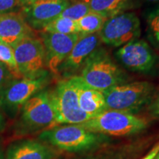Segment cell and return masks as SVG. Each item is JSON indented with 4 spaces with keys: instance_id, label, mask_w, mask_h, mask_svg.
I'll use <instances>...</instances> for the list:
<instances>
[{
    "instance_id": "8",
    "label": "cell",
    "mask_w": 159,
    "mask_h": 159,
    "mask_svg": "<svg viewBox=\"0 0 159 159\" xmlns=\"http://www.w3.org/2000/svg\"><path fill=\"white\" fill-rule=\"evenodd\" d=\"M98 35L105 44L121 47L140 37V19L134 12L118 13L106 19Z\"/></svg>"
},
{
    "instance_id": "2",
    "label": "cell",
    "mask_w": 159,
    "mask_h": 159,
    "mask_svg": "<svg viewBox=\"0 0 159 159\" xmlns=\"http://www.w3.org/2000/svg\"><path fill=\"white\" fill-rule=\"evenodd\" d=\"M39 139L60 150L80 152L100 146L108 140V137L85 130L78 125H68L43 130L40 134Z\"/></svg>"
},
{
    "instance_id": "16",
    "label": "cell",
    "mask_w": 159,
    "mask_h": 159,
    "mask_svg": "<svg viewBox=\"0 0 159 159\" xmlns=\"http://www.w3.org/2000/svg\"><path fill=\"white\" fill-rule=\"evenodd\" d=\"M55 156V151L45 143L24 140L10 146L5 159H53Z\"/></svg>"
},
{
    "instance_id": "20",
    "label": "cell",
    "mask_w": 159,
    "mask_h": 159,
    "mask_svg": "<svg viewBox=\"0 0 159 159\" xmlns=\"http://www.w3.org/2000/svg\"><path fill=\"white\" fill-rule=\"evenodd\" d=\"M43 32L70 35L78 33L77 21L64 17H57L43 28Z\"/></svg>"
},
{
    "instance_id": "18",
    "label": "cell",
    "mask_w": 159,
    "mask_h": 159,
    "mask_svg": "<svg viewBox=\"0 0 159 159\" xmlns=\"http://www.w3.org/2000/svg\"><path fill=\"white\" fill-rule=\"evenodd\" d=\"M144 19L147 38L152 47L159 49V3L145 11Z\"/></svg>"
},
{
    "instance_id": "31",
    "label": "cell",
    "mask_w": 159,
    "mask_h": 159,
    "mask_svg": "<svg viewBox=\"0 0 159 159\" xmlns=\"http://www.w3.org/2000/svg\"><path fill=\"white\" fill-rule=\"evenodd\" d=\"M155 159H159V152L158 153V155H157L156 158H155Z\"/></svg>"
},
{
    "instance_id": "25",
    "label": "cell",
    "mask_w": 159,
    "mask_h": 159,
    "mask_svg": "<svg viewBox=\"0 0 159 159\" xmlns=\"http://www.w3.org/2000/svg\"><path fill=\"white\" fill-rule=\"evenodd\" d=\"M150 111L153 116H159V94L153 102H152L150 104Z\"/></svg>"
},
{
    "instance_id": "21",
    "label": "cell",
    "mask_w": 159,
    "mask_h": 159,
    "mask_svg": "<svg viewBox=\"0 0 159 159\" xmlns=\"http://www.w3.org/2000/svg\"><path fill=\"white\" fill-rule=\"evenodd\" d=\"M91 11L90 7L83 0H71L70 5L62 12L60 16L77 21Z\"/></svg>"
},
{
    "instance_id": "26",
    "label": "cell",
    "mask_w": 159,
    "mask_h": 159,
    "mask_svg": "<svg viewBox=\"0 0 159 159\" xmlns=\"http://www.w3.org/2000/svg\"><path fill=\"white\" fill-rule=\"evenodd\" d=\"M158 152H159V142L157 144H156V146H155L154 148H152L150 152H149V153L142 159H155V158H156Z\"/></svg>"
},
{
    "instance_id": "12",
    "label": "cell",
    "mask_w": 159,
    "mask_h": 159,
    "mask_svg": "<svg viewBox=\"0 0 159 159\" xmlns=\"http://www.w3.org/2000/svg\"><path fill=\"white\" fill-rule=\"evenodd\" d=\"M71 0H40L30 5L23 6L21 13L30 27L41 30L57 19L70 5Z\"/></svg>"
},
{
    "instance_id": "14",
    "label": "cell",
    "mask_w": 159,
    "mask_h": 159,
    "mask_svg": "<svg viewBox=\"0 0 159 159\" xmlns=\"http://www.w3.org/2000/svg\"><path fill=\"white\" fill-rule=\"evenodd\" d=\"M35 36V30L25 21L21 11L0 14V42L13 48L27 37Z\"/></svg>"
},
{
    "instance_id": "7",
    "label": "cell",
    "mask_w": 159,
    "mask_h": 159,
    "mask_svg": "<svg viewBox=\"0 0 159 159\" xmlns=\"http://www.w3.org/2000/svg\"><path fill=\"white\" fill-rule=\"evenodd\" d=\"M51 94L56 125H80L91 119L80 107L77 89L71 77L60 80Z\"/></svg>"
},
{
    "instance_id": "30",
    "label": "cell",
    "mask_w": 159,
    "mask_h": 159,
    "mask_svg": "<svg viewBox=\"0 0 159 159\" xmlns=\"http://www.w3.org/2000/svg\"><path fill=\"white\" fill-rule=\"evenodd\" d=\"M0 159H4L3 153H2V150H1V147H0Z\"/></svg>"
},
{
    "instance_id": "9",
    "label": "cell",
    "mask_w": 159,
    "mask_h": 159,
    "mask_svg": "<svg viewBox=\"0 0 159 159\" xmlns=\"http://www.w3.org/2000/svg\"><path fill=\"white\" fill-rule=\"evenodd\" d=\"M115 57L127 70L141 74H153L159 65L158 55L144 40L136 39L119 47Z\"/></svg>"
},
{
    "instance_id": "13",
    "label": "cell",
    "mask_w": 159,
    "mask_h": 159,
    "mask_svg": "<svg viewBox=\"0 0 159 159\" xmlns=\"http://www.w3.org/2000/svg\"><path fill=\"white\" fill-rule=\"evenodd\" d=\"M100 41L98 33L80 35L72 50L59 66L58 74L62 75L64 78L75 76L93 52L99 47Z\"/></svg>"
},
{
    "instance_id": "29",
    "label": "cell",
    "mask_w": 159,
    "mask_h": 159,
    "mask_svg": "<svg viewBox=\"0 0 159 159\" xmlns=\"http://www.w3.org/2000/svg\"><path fill=\"white\" fill-rule=\"evenodd\" d=\"M5 119H4V117L2 116L1 113H0V131L2 130L4 127H5Z\"/></svg>"
},
{
    "instance_id": "11",
    "label": "cell",
    "mask_w": 159,
    "mask_h": 159,
    "mask_svg": "<svg viewBox=\"0 0 159 159\" xmlns=\"http://www.w3.org/2000/svg\"><path fill=\"white\" fill-rule=\"evenodd\" d=\"M41 39L45 50L46 67L52 74L58 75V68L72 50L80 34L64 35L41 32Z\"/></svg>"
},
{
    "instance_id": "28",
    "label": "cell",
    "mask_w": 159,
    "mask_h": 159,
    "mask_svg": "<svg viewBox=\"0 0 159 159\" xmlns=\"http://www.w3.org/2000/svg\"><path fill=\"white\" fill-rule=\"evenodd\" d=\"M19 1L22 5V6H27L31 5L33 3L36 2L40 1V0H19Z\"/></svg>"
},
{
    "instance_id": "23",
    "label": "cell",
    "mask_w": 159,
    "mask_h": 159,
    "mask_svg": "<svg viewBox=\"0 0 159 159\" xmlns=\"http://www.w3.org/2000/svg\"><path fill=\"white\" fill-rule=\"evenodd\" d=\"M22 7L19 0H0V14L20 11Z\"/></svg>"
},
{
    "instance_id": "5",
    "label": "cell",
    "mask_w": 159,
    "mask_h": 159,
    "mask_svg": "<svg viewBox=\"0 0 159 159\" xmlns=\"http://www.w3.org/2000/svg\"><path fill=\"white\" fill-rule=\"evenodd\" d=\"M78 125L97 134L123 136L144 130L148 127V121L133 114L106 110Z\"/></svg>"
},
{
    "instance_id": "3",
    "label": "cell",
    "mask_w": 159,
    "mask_h": 159,
    "mask_svg": "<svg viewBox=\"0 0 159 159\" xmlns=\"http://www.w3.org/2000/svg\"><path fill=\"white\" fill-rule=\"evenodd\" d=\"M155 86L148 81L126 83L103 92L108 110L136 114L150 105L155 95Z\"/></svg>"
},
{
    "instance_id": "19",
    "label": "cell",
    "mask_w": 159,
    "mask_h": 159,
    "mask_svg": "<svg viewBox=\"0 0 159 159\" xmlns=\"http://www.w3.org/2000/svg\"><path fill=\"white\" fill-rule=\"evenodd\" d=\"M104 16L91 11L77 21L80 35H89L97 33L100 30L106 21Z\"/></svg>"
},
{
    "instance_id": "15",
    "label": "cell",
    "mask_w": 159,
    "mask_h": 159,
    "mask_svg": "<svg viewBox=\"0 0 159 159\" xmlns=\"http://www.w3.org/2000/svg\"><path fill=\"white\" fill-rule=\"evenodd\" d=\"M70 77L77 89L80 107L91 119L108 110L102 92L88 86L78 75Z\"/></svg>"
},
{
    "instance_id": "24",
    "label": "cell",
    "mask_w": 159,
    "mask_h": 159,
    "mask_svg": "<svg viewBox=\"0 0 159 159\" xmlns=\"http://www.w3.org/2000/svg\"><path fill=\"white\" fill-rule=\"evenodd\" d=\"M12 78H14V77L7 69V67L2 63L0 62V87Z\"/></svg>"
},
{
    "instance_id": "6",
    "label": "cell",
    "mask_w": 159,
    "mask_h": 159,
    "mask_svg": "<svg viewBox=\"0 0 159 159\" xmlns=\"http://www.w3.org/2000/svg\"><path fill=\"white\" fill-rule=\"evenodd\" d=\"M55 112L51 91L43 89L26 102L16 125L18 134H27L55 126Z\"/></svg>"
},
{
    "instance_id": "27",
    "label": "cell",
    "mask_w": 159,
    "mask_h": 159,
    "mask_svg": "<svg viewBox=\"0 0 159 159\" xmlns=\"http://www.w3.org/2000/svg\"><path fill=\"white\" fill-rule=\"evenodd\" d=\"M159 3V0H134V7H138L142 4H148V5H156Z\"/></svg>"
},
{
    "instance_id": "4",
    "label": "cell",
    "mask_w": 159,
    "mask_h": 159,
    "mask_svg": "<svg viewBox=\"0 0 159 159\" xmlns=\"http://www.w3.org/2000/svg\"><path fill=\"white\" fill-rule=\"evenodd\" d=\"M51 80L48 73L35 77L12 78L0 87V108L13 117L24 104L37 93L43 90Z\"/></svg>"
},
{
    "instance_id": "22",
    "label": "cell",
    "mask_w": 159,
    "mask_h": 159,
    "mask_svg": "<svg viewBox=\"0 0 159 159\" xmlns=\"http://www.w3.org/2000/svg\"><path fill=\"white\" fill-rule=\"evenodd\" d=\"M0 62L7 67L14 78H21L18 71L13 48L2 42H0Z\"/></svg>"
},
{
    "instance_id": "17",
    "label": "cell",
    "mask_w": 159,
    "mask_h": 159,
    "mask_svg": "<svg viewBox=\"0 0 159 159\" xmlns=\"http://www.w3.org/2000/svg\"><path fill=\"white\" fill-rule=\"evenodd\" d=\"M88 3L91 11L104 16L107 19L134 8V0H83Z\"/></svg>"
},
{
    "instance_id": "1",
    "label": "cell",
    "mask_w": 159,
    "mask_h": 159,
    "mask_svg": "<svg viewBox=\"0 0 159 159\" xmlns=\"http://www.w3.org/2000/svg\"><path fill=\"white\" fill-rule=\"evenodd\" d=\"M80 77L88 86L102 93L128 81L124 71L116 64L108 52L100 47L86 60Z\"/></svg>"
},
{
    "instance_id": "10",
    "label": "cell",
    "mask_w": 159,
    "mask_h": 159,
    "mask_svg": "<svg viewBox=\"0 0 159 159\" xmlns=\"http://www.w3.org/2000/svg\"><path fill=\"white\" fill-rule=\"evenodd\" d=\"M13 49L21 77H35L49 72L46 69L45 50L41 38H25Z\"/></svg>"
}]
</instances>
